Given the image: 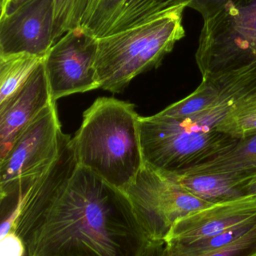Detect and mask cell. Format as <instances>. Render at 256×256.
I'll return each instance as SVG.
<instances>
[{"label": "cell", "instance_id": "6da1fadb", "mask_svg": "<svg viewBox=\"0 0 256 256\" xmlns=\"http://www.w3.org/2000/svg\"><path fill=\"white\" fill-rule=\"evenodd\" d=\"M14 232L27 256H140L149 242L124 191L77 161L70 136L23 194Z\"/></svg>", "mask_w": 256, "mask_h": 256}, {"label": "cell", "instance_id": "7a4b0ae2", "mask_svg": "<svg viewBox=\"0 0 256 256\" xmlns=\"http://www.w3.org/2000/svg\"><path fill=\"white\" fill-rule=\"evenodd\" d=\"M135 105L99 98L84 112L72 144L80 166L124 190L144 166Z\"/></svg>", "mask_w": 256, "mask_h": 256}, {"label": "cell", "instance_id": "3957f363", "mask_svg": "<svg viewBox=\"0 0 256 256\" xmlns=\"http://www.w3.org/2000/svg\"><path fill=\"white\" fill-rule=\"evenodd\" d=\"M183 6L164 16L97 38L96 69L99 88L120 93L138 75L159 67L185 36Z\"/></svg>", "mask_w": 256, "mask_h": 256}, {"label": "cell", "instance_id": "277c9868", "mask_svg": "<svg viewBox=\"0 0 256 256\" xmlns=\"http://www.w3.org/2000/svg\"><path fill=\"white\" fill-rule=\"evenodd\" d=\"M139 132L144 164L166 176L209 162L239 140L216 129L195 128L185 118L159 114L140 117Z\"/></svg>", "mask_w": 256, "mask_h": 256}, {"label": "cell", "instance_id": "5b68a950", "mask_svg": "<svg viewBox=\"0 0 256 256\" xmlns=\"http://www.w3.org/2000/svg\"><path fill=\"white\" fill-rule=\"evenodd\" d=\"M62 132L54 102L23 130L0 159L1 200L24 194L51 168L60 154Z\"/></svg>", "mask_w": 256, "mask_h": 256}, {"label": "cell", "instance_id": "8992f818", "mask_svg": "<svg viewBox=\"0 0 256 256\" xmlns=\"http://www.w3.org/2000/svg\"><path fill=\"white\" fill-rule=\"evenodd\" d=\"M147 238L165 242L176 222L209 204L188 192L174 179L144 164L124 190Z\"/></svg>", "mask_w": 256, "mask_h": 256}, {"label": "cell", "instance_id": "52a82bcc", "mask_svg": "<svg viewBox=\"0 0 256 256\" xmlns=\"http://www.w3.org/2000/svg\"><path fill=\"white\" fill-rule=\"evenodd\" d=\"M96 56L97 38L83 28L68 32L53 45L43 60L53 100L99 88Z\"/></svg>", "mask_w": 256, "mask_h": 256}, {"label": "cell", "instance_id": "ba28073f", "mask_svg": "<svg viewBox=\"0 0 256 256\" xmlns=\"http://www.w3.org/2000/svg\"><path fill=\"white\" fill-rule=\"evenodd\" d=\"M55 0H29L0 18V56L30 54L44 58L54 42Z\"/></svg>", "mask_w": 256, "mask_h": 256}, {"label": "cell", "instance_id": "9c48e42d", "mask_svg": "<svg viewBox=\"0 0 256 256\" xmlns=\"http://www.w3.org/2000/svg\"><path fill=\"white\" fill-rule=\"evenodd\" d=\"M256 216V196L213 204L177 220L164 243L185 244L208 238Z\"/></svg>", "mask_w": 256, "mask_h": 256}, {"label": "cell", "instance_id": "30bf717a", "mask_svg": "<svg viewBox=\"0 0 256 256\" xmlns=\"http://www.w3.org/2000/svg\"><path fill=\"white\" fill-rule=\"evenodd\" d=\"M54 102L42 60L26 82L0 104V159L23 130Z\"/></svg>", "mask_w": 256, "mask_h": 256}, {"label": "cell", "instance_id": "8fae6325", "mask_svg": "<svg viewBox=\"0 0 256 256\" xmlns=\"http://www.w3.org/2000/svg\"><path fill=\"white\" fill-rule=\"evenodd\" d=\"M188 0H100L83 28L96 38L133 28L187 6Z\"/></svg>", "mask_w": 256, "mask_h": 256}, {"label": "cell", "instance_id": "7c38bea8", "mask_svg": "<svg viewBox=\"0 0 256 256\" xmlns=\"http://www.w3.org/2000/svg\"><path fill=\"white\" fill-rule=\"evenodd\" d=\"M255 90L256 63L240 70L203 78L194 92L159 114L175 118L186 117L232 98L246 96Z\"/></svg>", "mask_w": 256, "mask_h": 256}, {"label": "cell", "instance_id": "4fadbf2b", "mask_svg": "<svg viewBox=\"0 0 256 256\" xmlns=\"http://www.w3.org/2000/svg\"><path fill=\"white\" fill-rule=\"evenodd\" d=\"M167 176L209 204H219L248 196L246 185L250 177L240 178L230 174L207 173Z\"/></svg>", "mask_w": 256, "mask_h": 256}, {"label": "cell", "instance_id": "5bb4252c", "mask_svg": "<svg viewBox=\"0 0 256 256\" xmlns=\"http://www.w3.org/2000/svg\"><path fill=\"white\" fill-rule=\"evenodd\" d=\"M204 173L230 174L240 178H247L255 174L256 132L239 138L232 148L215 159L179 174Z\"/></svg>", "mask_w": 256, "mask_h": 256}, {"label": "cell", "instance_id": "9a60e30c", "mask_svg": "<svg viewBox=\"0 0 256 256\" xmlns=\"http://www.w3.org/2000/svg\"><path fill=\"white\" fill-rule=\"evenodd\" d=\"M43 58L30 54L0 56V104L26 82Z\"/></svg>", "mask_w": 256, "mask_h": 256}, {"label": "cell", "instance_id": "2e32d148", "mask_svg": "<svg viewBox=\"0 0 256 256\" xmlns=\"http://www.w3.org/2000/svg\"><path fill=\"white\" fill-rule=\"evenodd\" d=\"M100 0H55L54 42L66 32L83 28L96 10Z\"/></svg>", "mask_w": 256, "mask_h": 256}, {"label": "cell", "instance_id": "e0dca14e", "mask_svg": "<svg viewBox=\"0 0 256 256\" xmlns=\"http://www.w3.org/2000/svg\"><path fill=\"white\" fill-rule=\"evenodd\" d=\"M216 130L237 138L256 132V90L236 102Z\"/></svg>", "mask_w": 256, "mask_h": 256}, {"label": "cell", "instance_id": "ac0fdd59", "mask_svg": "<svg viewBox=\"0 0 256 256\" xmlns=\"http://www.w3.org/2000/svg\"><path fill=\"white\" fill-rule=\"evenodd\" d=\"M256 227V216L237 226L233 227L220 234L208 238L195 240L185 244H168L167 248L186 254H198L227 246L250 232Z\"/></svg>", "mask_w": 256, "mask_h": 256}, {"label": "cell", "instance_id": "d6986e66", "mask_svg": "<svg viewBox=\"0 0 256 256\" xmlns=\"http://www.w3.org/2000/svg\"><path fill=\"white\" fill-rule=\"evenodd\" d=\"M161 256H256V227L236 242L212 250L186 254L167 248L164 244Z\"/></svg>", "mask_w": 256, "mask_h": 256}, {"label": "cell", "instance_id": "ffe728a7", "mask_svg": "<svg viewBox=\"0 0 256 256\" xmlns=\"http://www.w3.org/2000/svg\"><path fill=\"white\" fill-rule=\"evenodd\" d=\"M237 32L256 34V0H231L224 7Z\"/></svg>", "mask_w": 256, "mask_h": 256}, {"label": "cell", "instance_id": "44dd1931", "mask_svg": "<svg viewBox=\"0 0 256 256\" xmlns=\"http://www.w3.org/2000/svg\"><path fill=\"white\" fill-rule=\"evenodd\" d=\"M0 256H27L24 242L15 232L0 239Z\"/></svg>", "mask_w": 256, "mask_h": 256}, {"label": "cell", "instance_id": "7402d4cb", "mask_svg": "<svg viewBox=\"0 0 256 256\" xmlns=\"http://www.w3.org/2000/svg\"><path fill=\"white\" fill-rule=\"evenodd\" d=\"M231 0H188V8L194 9L202 16L203 20L208 19L222 10Z\"/></svg>", "mask_w": 256, "mask_h": 256}, {"label": "cell", "instance_id": "603a6c76", "mask_svg": "<svg viewBox=\"0 0 256 256\" xmlns=\"http://www.w3.org/2000/svg\"><path fill=\"white\" fill-rule=\"evenodd\" d=\"M164 242L150 240L140 256H161Z\"/></svg>", "mask_w": 256, "mask_h": 256}, {"label": "cell", "instance_id": "cb8c5ba5", "mask_svg": "<svg viewBox=\"0 0 256 256\" xmlns=\"http://www.w3.org/2000/svg\"><path fill=\"white\" fill-rule=\"evenodd\" d=\"M27 1H29V0H12V1L8 4L7 7H6L4 10H2L1 14H0V18L6 16V15L12 13V12L16 10L18 8L22 6L24 3L27 2Z\"/></svg>", "mask_w": 256, "mask_h": 256}, {"label": "cell", "instance_id": "d4e9b609", "mask_svg": "<svg viewBox=\"0 0 256 256\" xmlns=\"http://www.w3.org/2000/svg\"><path fill=\"white\" fill-rule=\"evenodd\" d=\"M248 196H256V174L249 178L246 185Z\"/></svg>", "mask_w": 256, "mask_h": 256}, {"label": "cell", "instance_id": "484cf974", "mask_svg": "<svg viewBox=\"0 0 256 256\" xmlns=\"http://www.w3.org/2000/svg\"><path fill=\"white\" fill-rule=\"evenodd\" d=\"M12 0H1V12L4 10Z\"/></svg>", "mask_w": 256, "mask_h": 256}]
</instances>
